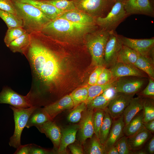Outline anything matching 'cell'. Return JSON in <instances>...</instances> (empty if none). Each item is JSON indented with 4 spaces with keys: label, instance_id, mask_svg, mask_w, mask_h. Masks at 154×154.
<instances>
[{
    "label": "cell",
    "instance_id": "cell-34",
    "mask_svg": "<svg viewBox=\"0 0 154 154\" xmlns=\"http://www.w3.org/2000/svg\"><path fill=\"white\" fill-rule=\"evenodd\" d=\"M26 33V30L21 27L8 29L4 39L5 45L8 47L12 42Z\"/></svg>",
    "mask_w": 154,
    "mask_h": 154
},
{
    "label": "cell",
    "instance_id": "cell-20",
    "mask_svg": "<svg viewBox=\"0 0 154 154\" xmlns=\"http://www.w3.org/2000/svg\"><path fill=\"white\" fill-rule=\"evenodd\" d=\"M58 17L82 24L97 25L95 18L76 9L65 12Z\"/></svg>",
    "mask_w": 154,
    "mask_h": 154
},
{
    "label": "cell",
    "instance_id": "cell-14",
    "mask_svg": "<svg viewBox=\"0 0 154 154\" xmlns=\"http://www.w3.org/2000/svg\"><path fill=\"white\" fill-rule=\"evenodd\" d=\"M94 110L88 108L83 112L79 125V139L84 144L88 138H91L94 133L92 123Z\"/></svg>",
    "mask_w": 154,
    "mask_h": 154
},
{
    "label": "cell",
    "instance_id": "cell-44",
    "mask_svg": "<svg viewBox=\"0 0 154 154\" xmlns=\"http://www.w3.org/2000/svg\"><path fill=\"white\" fill-rule=\"evenodd\" d=\"M141 94L145 96H154V82L153 79L150 78L148 85L142 92Z\"/></svg>",
    "mask_w": 154,
    "mask_h": 154
},
{
    "label": "cell",
    "instance_id": "cell-21",
    "mask_svg": "<svg viewBox=\"0 0 154 154\" xmlns=\"http://www.w3.org/2000/svg\"><path fill=\"white\" fill-rule=\"evenodd\" d=\"M117 118L112 123L108 138L104 144L106 151L123 136L125 123L123 114Z\"/></svg>",
    "mask_w": 154,
    "mask_h": 154
},
{
    "label": "cell",
    "instance_id": "cell-46",
    "mask_svg": "<svg viewBox=\"0 0 154 154\" xmlns=\"http://www.w3.org/2000/svg\"><path fill=\"white\" fill-rule=\"evenodd\" d=\"M30 144L20 145L17 149L14 154H29Z\"/></svg>",
    "mask_w": 154,
    "mask_h": 154
},
{
    "label": "cell",
    "instance_id": "cell-16",
    "mask_svg": "<svg viewBox=\"0 0 154 154\" xmlns=\"http://www.w3.org/2000/svg\"><path fill=\"white\" fill-rule=\"evenodd\" d=\"M74 107L70 96L67 95L54 103L44 107V110L50 117L53 119L62 111Z\"/></svg>",
    "mask_w": 154,
    "mask_h": 154
},
{
    "label": "cell",
    "instance_id": "cell-51",
    "mask_svg": "<svg viewBox=\"0 0 154 154\" xmlns=\"http://www.w3.org/2000/svg\"><path fill=\"white\" fill-rule=\"evenodd\" d=\"M134 154H147V152L143 150H140L138 151H137L135 152H134Z\"/></svg>",
    "mask_w": 154,
    "mask_h": 154
},
{
    "label": "cell",
    "instance_id": "cell-49",
    "mask_svg": "<svg viewBox=\"0 0 154 154\" xmlns=\"http://www.w3.org/2000/svg\"><path fill=\"white\" fill-rule=\"evenodd\" d=\"M147 152L151 154L154 153V136H153L149 141L147 146Z\"/></svg>",
    "mask_w": 154,
    "mask_h": 154
},
{
    "label": "cell",
    "instance_id": "cell-38",
    "mask_svg": "<svg viewBox=\"0 0 154 154\" xmlns=\"http://www.w3.org/2000/svg\"><path fill=\"white\" fill-rule=\"evenodd\" d=\"M143 122L154 119V106L153 100L149 99L143 100Z\"/></svg>",
    "mask_w": 154,
    "mask_h": 154
},
{
    "label": "cell",
    "instance_id": "cell-9",
    "mask_svg": "<svg viewBox=\"0 0 154 154\" xmlns=\"http://www.w3.org/2000/svg\"><path fill=\"white\" fill-rule=\"evenodd\" d=\"M122 45L119 35L115 31H110L105 49V64L110 66L115 64L118 54Z\"/></svg>",
    "mask_w": 154,
    "mask_h": 154
},
{
    "label": "cell",
    "instance_id": "cell-18",
    "mask_svg": "<svg viewBox=\"0 0 154 154\" xmlns=\"http://www.w3.org/2000/svg\"><path fill=\"white\" fill-rule=\"evenodd\" d=\"M33 5L42 11L50 20L60 16L64 12L58 9L53 5L42 0H13Z\"/></svg>",
    "mask_w": 154,
    "mask_h": 154
},
{
    "label": "cell",
    "instance_id": "cell-1",
    "mask_svg": "<svg viewBox=\"0 0 154 154\" xmlns=\"http://www.w3.org/2000/svg\"><path fill=\"white\" fill-rule=\"evenodd\" d=\"M30 35V43L23 54L29 63L32 78L25 96L31 107H39L43 105L46 94L56 92L62 65L56 48V40L41 32Z\"/></svg>",
    "mask_w": 154,
    "mask_h": 154
},
{
    "label": "cell",
    "instance_id": "cell-19",
    "mask_svg": "<svg viewBox=\"0 0 154 154\" xmlns=\"http://www.w3.org/2000/svg\"><path fill=\"white\" fill-rule=\"evenodd\" d=\"M117 93L114 86L111 87L92 100L87 105V108L93 110H105Z\"/></svg>",
    "mask_w": 154,
    "mask_h": 154
},
{
    "label": "cell",
    "instance_id": "cell-35",
    "mask_svg": "<svg viewBox=\"0 0 154 154\" xmlns=\"http://www.w3.org/2000/svg\"><path fill=\"white\" fill-rule=\"evenodd\" d=\"M90 144L87 149V153L89 154H106L104 145L102 144L99 139L95 135L91 138Z\"/></svg>",
    "mask_w": 154,
    "mask_h": 154
},
{
    "label": "cell",
    "instance_id": "cell-10",
    "mask_svg": "<svg viewBox=\"0 0 154 154\" xmlns=\"http://www.w3.org/2000/svg\"><path fill=\"white\" fill-rule=\"evenodd\" d=\"M142 78L131 76L117 78L114 85L117 92L135 94L141 89L144 84V80Z\"/></svg>",
    "mask_w": 154,
    "mask_h": 154
},
{
    "label": "cell",
    "instance_id": "cell-33",
    "mask_svg": "<svg viewBox=\"0 0 154 154\" xmlns=\"http://www.w3.org/2000/svg\"><path fill=\"white\" fill-rule=\"evenodd\" d=\"M88 86H85L76 89L70 94L74 107L86 101L88 97Z\"/></svg>",
    "mask_w": 154,
    "mask_h": 154
},
{
    "label": "cell",
    "instance_id": "cell-37",
    "mask_svg": "<svg viewBox=\"0 0 154 154\" xmlns=\"http://www.w3.org/2000/svg\"><path fill=\"white\" fill-rule=\"evenodd\" d=\"M86 108L87 104L84 102L75 106L68 116V121L73 123L80 121L83 112Z\"/></svg>",
    "mask_w": 154,
    "mask_h": 154
},
{
    "label": "cell",
    "instance_id": "cell-45",
    "mask_svg": "<svg viewBox=\"0 0 154 154\" xmlns=\"http://www.w3.org/2000/svg\"><path fill=\"white\" fill-rule=\"evenodd\" d=\"M51 153L34 143L30 144L29 154H45Z\"/></svg>",
    "mask_w": 154,
    "mask_h": 154
},
{
    "label": "cell",
    "instance_id": "cell-50",
    "mask_svg": "<svg viewBox=\"0 0 154 154\" xmlns=\"http://www.w3.org/2000/svg\"><path fill=\"white\" fill-rule=\"evenodd\" d=\"M107 154H119L117 149L114 145H113L108 149L106 151Z\"/></svg>",
    "mask_w": 154,
    "mask_h": 154
},
{
    "label": "cell",
    "instance_id": "cell-17",
    "mask_svg": "<svg viewBox=\"0 0 154 154\" xmlns=\"http://www.w3.org/2000/svg\"><path fill=\"white\" fill-rule=\"evenodd\" d=\"M52 120L48 121L36 127L40 132L45 134L52 141L54 148L58 149L60 143L61 131Z\"/></svg>",
    "mask_w": 154,
    "mask_h": 154
},
{
    "label": "cell",
    "instance_id": "cell-2",
    "mask_svg": "<svg viewBox=\"0 0 154 154\" xmlns=\"http://www.w3.org/2000/svg\"><path fill=\"white\" fill-rule=\"evenodd\" d=\"M99 28L97 25L82 24L57 17L47 24L41 32L57 41L71 42L85 38Z\"/></svg>",
    "mask_w": 154,
    "mask_h": 154
},
{
    "label": "cell",
    "instance_id": "cell-13",
    "mask_svg": "<svg viewBox=\"0 0 154 154\" xmlns=\"http://www.w3.org/2000/svg\"><path fill=\"white\" fill-rule=\"evenodd\" d=\"M124 3L125 9L129 16L141 14L154 17V9L149 0H126Z\"/></svg>",
    "mask_w": 154,
    "mask_h": 154
},
{
    "label": "cell",
    "instance_id": "cell-26",
    "mask_svg": "<svg viewBox=\"0 0 154 154\" xmlns=\"http://www.w3.org/2000/svg\"><path fill=\"white\" fill-rule=\"evenodd\" d=\"M143 111L135 116L126 125H125L123 132L127 137L131 136L144 127L143 121Z\"/></svg>",
    "mask_w": 154,
    "mask_h": 154
},
{
    "label": "cell",
    "instance_id": "cell-32",
    "mask_svg": "<svg viewBox=\"0 0 154 154\" xmlns=\"http://www.w3.org/2000/svg\"><path fill=\"white\" fill-rule=\"evenodd\" d=\"M0 18L5 22L8 29L18 27L23 28L22 21L17 15L0 9Z\"/></svg>",
    "mask_w": 154,
    "mask_h": 154
},
{
    "label": "cell",
    "instance_id": "cell-23",
    "mask_svg": "<svg viewBox=\"0 0 154 154\" xmlns=\"http://www.w3.org/2000/svg\"><path fill=\"white\" fill-rule=\"evenodd\" d=\"M150 132L143 127L134 135L127 137L128 147L131 150L139 149L148 140Z\"/></svg>",
    "mask_w": 154,
    "mask_h": 154
},
{
    "label": "cell",
    "instance_id": "cell-11",
    "mask_svg": "<svg viewBox=\"0 0 154 154\" xmlns=\"http://www.w3.org/2000/svg\"><path fill=\"white\" fill-rule=\"evenodd\" d=\"M10 105L17 109L31 107L25 96H23L8 86H4L0 92V104Z\"/></svg>",
    "mask_w": 154,
    "mask_h": 154
},
{
    "label": "cell",
    "instance_id": "cell-52",
    "mask_svg": "<svg viewBox=\"0 0 154 154\" xmlns=\"http://www.w3.org/2000/svg\"><path fill=\"white\" fill-rule=\"evenodd\" d=\"M115 2L116 1H120L124 3L126 0H114Z\"/></svg>",
    "mask_w": 154,
    "mask_h": 154
},
{
    "label": "cell",
    "instance_id": "cell-7",
    "mask_svg": "<svg viewBox=\"0 0 154 154\" xmlns=\"http://www.w3.org/2000/svg\"><path fill=\"white\" fill-rule=\"evenodd\" d=\"M37 107H31L27 108L17 109L10 106V108L13 113L15 127L13 135L10 138L9 145L17 149L21 145V136L25 127L28 119Z\"/></svg>",
    "mask_w": 154,
    "mask_h": 154
},
{
    "label": "cell",
    "instance_id": "cell-4",
    "mask_svg": "<svg viewBox=\"0 0 154 154\" xmlns=\"http://www.w3.org/2000/svg\"><path fill=\"white\" fill-rule=\"evenodd\" d=\"M110 33V31L99 27L88 34L85 38L93 63L97 66L105 64V49Z\"/></svg>",
    "mask_w": 154,
    "mask_h": 154
},
{
    "label": "cell",
    "instance_id": "cell-39",
    "mask_svg": "<svg viewBox=\"0 0 154 154\" xmlns=\"http://www.w3.org/2000/svg\"><path fill=\"white\" fill-rule=\"evenodd\" d=\"M104 112V110L96 109L93 115L92 123L94 133L98 139L99 131L103 121Z\"/></svg>",
    "mask_w": 154,
    "mask_h": 154
},
{
    "label": "cell",
    "instance_id": "cell-43",
    "mask_svg": "<svg viewBox=\"0 0 154 154\" xmlns=\"http://www.w3.org/2000/svg\"><path fill=\"white\" fill-rule=\"evenodd\" d=\"M0 9L17 15L11 0H0Z\"/></svg>",
    "mask_w": 154,
    "mask_h": 154
},
{
    "label": "cell",
    "instance_id": "cell-3",
    "mask_svg": "<svg viewBox=\"0 0 154 154\" xmlns=\"http://www.w3.org/2000/svg\"><path fill=\"white\" fill-rule=\"evenodd\" d=\"M17 15L22 21L23 28L27 32H41L51 20L40 10L33 5L11 0Z\"/></svg>",
    "mask_w": 154,
    "mask_h": 154
},
{
    "label": "cell",
    "instance_id": "cell-47",
    "mask_svg": "<svg viewBox=\"0 0 154 154\" xmlns=\"http://www.w3.org/2000/svg\"><path fill=\"white\" fill-rule=\"evenodd\" d=\"M71 152L73 154H82L83 153L82 149L76 145L70 144L68 146Z\"/></svg>",
    "mask_w": 154,
    "mask_h": 154
},
{
    "label": "cell",
    "instance_id": "cell-36",
    "mask_svg": "<svg viewBox=\"0 0 154 154\" xmlns=\"http://www.w3.org/2000/svg\"><path fill=\"white\" fill-rule=\"evenodd\" d=\"M60 11L66 12L75 9V6L71 0H42Z\"/></svg>",
    "mask_w": 154,
    "mask_h": 154
},
{
    "label": "cell",
    "instance_id": "cell-6",
    "mask_svg": "<svg viewBox=\"0 0 154 154\" xmlns=\"http://www.w3.org/2000/svg\"><path fill=\"white\" fill-rule=\"evenodd\" d=\"M128 16L125 9L124 3L116 1L106 16L96 19V23L100 28L106 31H115L118 26Z\"/></svg>",
    "mask_w": 154,
    "mask_h": 154
},
{
    "label": "cell",
    "instance_id": "cell-8",
    "mask_svg": "<svg viewBox=\"0 0 154 154\" xmlns=\"http://www.w3.org/2000/svg\"><path fill=\"white\" fill-rule=\"evenodd\" d=\"M119 36L122 44L136 52L139 54L147 57H153L154 53V38L133 39L122 35Z\"/></svg>",
    "mask_w": 154,
    "mask_h": 154
},
{
    "label": "cell",
    "instance_id": "cell-5",
    "mask_svg": "<svg viewBox=\"0 0 154 154\" xmlns=\"http://www.w3.org/2000/svg\"><path fill=\"white\" fill-rule=\"evenodd\" d=\"M76 8L96 19L106 16L115 2L114 0H71Z\"/></svg>",
    "mask_w": 154,
    "mask_h": 154
},
{
    "label": "cell",
    "instance_id": "cell-41",
    "mask_svg": "<svg viewBox=\"0 0 154 154\" xmlns=\"http://www.w3.org/2000/svg\"><path fill=\"white\" fill-rule=\"evenodd\" d=\"M113 78L111 70L105 68L100 74L96 85L106 84Z\"/></svg>",
    "mask_w": 154,
    "mask_h": 154
},
{
    "label": "cell",
    "instance_id": "cell-24",
    "mask_svg": "<svg viewBox=\"0 0 154 154\" xmlns=\"http://www.w3.org/2000/svg\"><path fill=\"white\" fill-rule=\"evenodd\" d=\"M143 101L139 96L133 98L131 100L123 113L125 125L127 124L135 116L143 110Z\"/></svg>",
    "mask_w": 154,
    "mask_h": 154
},
{
    "label": "cell",
    "instance_id": "cell-27",
    "mask_svg": "<svg viewBox=\"0 0 154 154\" xmlns=\"http://www.w3.org/2000/svg\"><path fill=\"white\" fill-rule=\"evenodd\" d=\"M138 54H139L135 51L123 44L118 54L116 62L134 65L137 59Z\"/></svg>",
    "mask_w": 154,
    "mask_h": 154
},
{
    "label": "cell",
    "instance_id": "cell-30",
    "mask_svg": "<svg viewBox=\"0 0 154 154\" xmlns=\"http://www.w3.org/2000/svg\"><path fill=\"white\" fill-rule=\"evenodd\" d=\"M30 41V34L27 32L12 42L7 47L13 52H19L23 54Z\"/></svg>",
    "mask_w": 154,
    "mask_h": 154
},
{
    "label": "cell",
    "instance_id": "cell-12",
    "mask_svg": "<svg viewBox=\"0 0 154 154\" xmlns=\"http://www.w3.org/2000/svg\"><path fill=\"white\" fill-rule=\"evenodd\" d=\"M135 94L117 93L105 109L112 118H117L123 114Z\"/></svg>",
    "mask_w": 154,
    "mask_h": 154
},
{
    "label": "cell",
    "instance_id": "cell-31",
    "mask_svg": "<svg viewBox=\"0 0 154 154\" xmlns=\"http://www.w3.org/2000/svg\"><path fill=\"white\" fill-rule=\"evenodd\" d=\"M104 110V116L99 135L100 142L104 145L108 138L112 123V118L107 111Z\"/></svg>",
    "mask_w": 154,
    "mask_h": 154
},
{
    "label": "cell",
    "instance_id": "cell-40",
    "mask_svg": "<svg viewBox=\"0 0 154 154\" xmlns=\"http://www.w3.org/2000/svg\"><path fill=\"white\" fill-rule=\"evenodd\" d=\"M114 145L117 149L119 154H129L131 153L128 147L127 137L125 136L121 137Z\"/></svg>",
    "mask_w": 154,
    "mask_h": 154
},
{
    "label": "cell",
    "instance_id": "cell-28",
    "mask_svg": "<svg viewBox=\"0 0 154 154\" xmlns=\"http://www.w3.org/2000/svg\"><path fill=\"white\" fill-rule=\"evenodd\" d=\"M134 65L145 72L150 78L154 79V69L153 59L139 54L137 59Z\"/></svg>",
    "mask_w": 154,
    "mask_h": 154
},
{
    "label": "cell",
    "instance_id": "cell-15",
    "mask_svg": "<svg viewBox=\"0 0 154 154\" xmlns=\"http://www.w3.org/2000/svg\"><path fill=\"white\" fill-rule=\"evenodd\" d=\"M114 78L131 76L143 78L146 76L143 72L134 65L121 62H116L111 69Z\"/></svg>",
    "mask_w": 154,
    "mask_h": 154
},
{
    "label": "cell",
    "instance_id": "cell-29",
    "mask_svg": "<svg viewBox=\"0 0 154 154\" xmlns=\"http://www.w3.org/2000/svg\"><path fill=\"white\" fill-rule=\"evenodd\" d=\"M117 78H114L107 83L102 85H94L88 86V95L85 102L87 105L93 99L102 94L108 88L114 86Z\"/></svg>",
    "mask_w": 154,
    "mask_h": 154
},
{
    "label": "cell",
    "instance_id": "cell-25",
    "mask_svg": "<svg viewBox=\"0 0 154 154\" xmlns=\"http://www.w3.org/2000/svg\"><path fill=\"white\" fill-rule=\"evenodd\" d=\"M52 120L46 114L43 108L37 107L30 115L25 127L27 128L32 126L36 127L48 121Z\"/></svg>",
    "mask_w": 154,
    "mask_h": 154
},
{
    "label": "cell",
    "instance_id": "cell-42",
    "mask_svg": "<svg viewBox=\"0 0 154 154\" xmlns=\"http://www.w3.org/2000/svg\"><path fill=\"white\" fill-rule=\"evenodd\" d=\"M105 68L104 66H97L89 77L88 82L89 85L96 84L100 74Z\"/></svg>",
    "mask_w": 154,
    "mask_h": 154
},
{
    "label": "cell",
    "instance_id": "cell-22",
    "mask_svg": "<svg viewBox=\"0 0 154 154\" xmlns=\"http://www.w3.org/2000/svg\"><path fill=\"white\" fill-rule=\"evenodd\" d=\"M79 128V125L76 124L68 126L62 129L60 143L58 149V153L65 152L67 147L75 141Z\"/></svg>",
    "mask_w": 154,
    "mask_h": 154
},
{
    "label": "cell",
    "instance_id": "cell-48",
    "mask_svg": "<svg viewBox=\"0 0 154 154\" xmlns=\"http://www.w3.org/2000/svg\"><path fill=\"white\" fill-rule=\"evenodd\" d=\"M144 127L150 132H154V119L146 122H143Z\"/></svg>",
    "mask_w": 154,
    "mask_h": 154
}]
</instances>
